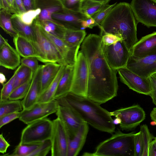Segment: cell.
I'll return each mask as SVG.
<instances>
[{
	"instance_id": "ffe728a7",
	"label": "cell",
	"mask_w": 156,
	"mask_h": 156,
	"mask_svg": "<svg viewBox=\"0 0 156 156\" xmlns=\"http://www.w3.org/2000/svg\"><path fill=\"white\" fill-rule=\"evenodd\" d=\"M20 56L7 40L0 47V65L6 69L14 70L21 64Z\"/></svg>"
},
{
	"instance_id": "8fae6325",
	"label": "cell",
	"mask_w": 156,
	"mask_h": 156,
	"mask_svg": "<svg viewBox=\"0 0 156 156\" xmlns=\"http://www.w3.org/2000/svg\"><path fill=\"white\" fill-rule=\"evenodd\" d=\"M52 133L50 140L52 156H67L70 137L62 122L58 118L52 121Z\"/></svg>"
},
{
	"instance_id": "6f0895ef",
	"label": "cell",
	"mask_w": 156,
	"mask_h": 156,
	"mask_svg": "<svg viewBox=\"0 0 156 156\" xmlns=\"http://www.w3.org/2000/svg\"><path fill=\"white\" fill-rule=\"evenodd\" d=\"M105 4H107L111 0H94Z\"/></svg>"
},
{
	"instance_id": "bcb514c9",
	"label": "cell",
	"mask_w": 156,
	"mask_h": 156,
	"mask_svg": "<svg viewBox=\"0 0 156 156\" xmlns=\"http://www.w3.org/2000/svg\"><path fill=\"white\" fill-rule=\"evenodd\" d=\"M149 77L150 80L152 89L150 96L152 99L153 103L156 105V79L152 75Z\"/></svg>"
},
{
	"instance_id": "c3c4849f",
	"label": "cell",
	"mask_w": 156,
	"mask_h": 156,
	"mask_svg": "<svg viewBox=\"0 0 156 156\" xmlns=\"http://www.w3.org/2000/svg\"><path fill=\"white\" fill-rule=\"evenodd\" d=\"M81 25L84 29L87 28L91 29L96 26L94 20L92 17H89L86 20H82Z\"/></svg>"
},
{
	"instance_id": "8d00e7d4",
	"label": "cell",
	"mask_w": 156,
	"mask_h": 156,
	"mask_svg": "<svg viewBox=\"0 0 156 156\" xmlns=\"http://www.w3.org/2000/svg\"><path fill=\"white\" fill-rule=\"evenodd\" d=\"M16 72L15 71L13 75L9 80L3 85L1 91L0 101L7 100L9 98L14 89V81Z\"/></svg>"
},
{
	"instance_id": "7bdbcfd3",
	"label": "cell",
	"mask_w": 156,
	"mask_h": 156,
	"mask_svg": "<svg viewBox=\"0 0 156 156\" xmlns=\"http://www.w3.org/2000/svg\"><path fill=\"white\" fill-rule=\"evenodd\" d=\"M20 112L5 115L0 117V128L13 120L19 118Z\"/></svg>"
},
{
	"instance_id": "9c48e42d",
	"label": "cell",
	"mask_w": 156,
	"mask_h": 156,
	"mask_svg": "<svg viewBox=\"0 0 156 156\" xmlns=\"http://www.w3.org/2000/svg\"><path fill=\"white\" fill-rule=\"evenodd\" d=\"M112 116L117 117L121 120L119 126L122 130H134L145 118V113L138 105L122 108L110 112Z\"/></svg>"
},
{
	"instance_id": "ac0fdd59",
	"label": "cell",
	"mask_w": 156,
	"mask_h": 156,
	"mask_svg": "<svg viewBox=\"0 0 156 156\" xmlns=\"http://www.w3.org/2000/svg\"><path fill=\"white\" fill-rule=\"evenodd\" d=\"M43 30L58 51L65 65H74L80 47L71 46L60 37L45 31L43 29Z\"/></svg>"
},
{
	"instance_id": "9f6ffc18",
	"label": "cell",
	"mask_w": 156,
	"mask_h": 156,
	"mask_svg": "<svg viewBox=\"0 0 156 156\" xmlns=\"http://www.w3.org/2000/svg\"><path fill=\"white\" fill-rule=\"evenodd\" d=\"M121 122V119L118 117H116L114 119H113V122L114 124L115 125L120 124Z\"/></svg>"
},
{
	"instance_id": "836d02e7",
	"label": "cell",
	"mask_w": 156,
	"mask_h": 156,
	"mask_svg": "<svg viewBox=\"0 0 156 156\" xmlns=\"http://www.w3.org/2000/svg\"><path fill=\"white\" fill-rule=\"evenodd\" d=\"M32 78H30L25 83L15 88L10 95L9 99L20 100L26 96L32 82Z\"/></svg>"
},
{
	"instance_id": "7c38bea8",
	"label": "cell",
	"mask_w": 156,
	"mask_h": 156,
	"mask_svg": "<svg viewBox=\"0 0 156 156\" xmlns=\"http://www.w3.org/2000/svg\"><path fill=\"white\" fill-rule=\"evenodd\" d=\"M130 5L137 22L156 27V1L132 0Z\"/></svg>"
},
{
	"instance_id": "b9f144b4",
	"label": "cell",
	"mask_w": 156,
	"mask_h": 156,
	"mask_svg": "<svg viewBox=\"0 0 156 156\" xmlns=\"http://www.w3.org/2000/svg\"><path fill=\"white\" fill-rule=\"evenodd\" d=\"M65 8L76 12H80L83 0H61Z\"/></svg>"
},
{
	"instance_id": "f907efd6",
	"label": "cell",
	"mask_w": 156,
	"mask_h": 156,
	"mask_svg": "<svg viewBox=\"0 0 156 156\" xmlns=\"http://www.w3.org/2000/svg\"><path fill=\"white\" fill-rule=\"evenodd\" d=\"M26 11L36 9V0H22Z\"/></svg>"
},
{
	"instance_id": "1f68e13d",
	"label": "cell",
	"mask_w": 156,
	"mask_h": 156,
	"mask_svg": "<svg viewBox=\"0 0 156 156\" xmlns=\"http://www.w3.org/2000/svg\"><path fill=\"white\" fill-rule=\"evenodd\" d=\"M15 71L14 89L32 78L34 73L30 68L21 64L17 67Z\"/></svg>"
},
{
	"instance_id": "74e56055",
	"label": "cell",
	"mask_w": 156,
	"mask_h": 156,
	"mask_svg": "<svg viewBox=\"0 0 156 156\" xmlns=\"http://www.w3.org/2000/svg\"><path fill=\"white\" fill-rule=\"evenodd\" d=\"M116 4L117 2L112 5L107 4L105 5L98 12L92 17L94 20L96 26L100 25Z\"/></svg>"
},
{
	"instance_id": "6da1fadb",
	"label": "cell",
	"mask_w": 156,
	"mask_h": 156,
	"mask_svg": "<svg viewBox=\"0 0 156 156\" xmlns=\"http://www.w3.org/2000/svg\"><path fill=\"white\" fill-rule=\"evenodd\" d=\"M100 35L90 34L82 43L80 51L87 60L88 70L87 98L101 105L117 94L118 70L112 68L105 56Z\"/></svg>"
},
{
	"instance_id": "4fadbf2b",
	"label": "cell",
	"mask_w": 156,
	"mask_h": 156,
	"mask_svg": "<svg viewBox=\"0 0 156 156\" xmlns=\"http://www.w3.org/2000/svg\"><path fill=\"white\" fill-rule=\"evenodd\" d=\"M118 72L121 82L129 89L137 93L150 96L152 89L149 77L141 76L126 67L119 69Z\"/></svg>"
},
{
	"instance_id": "30bf717a",
	"label": "cell",
	"mask_w": 156,
	"mask_h": 156,
	"mask_svg": "<svg viewBox=\"0 0 156 156\" xmlns=\"http://www.w3.org/2000/svg\"><path fill=\"white\" fill-rule=\"evenodd\" d=\"M59 107L55 99L47 102H37L32 106L20 112L19 119L28 125L55 113Z\"/></svg>"
},
{
	"instance_id": "2e32d148",
	"label": "cell",
	"mask_w": 156,
	"mask_h": 156,
	"mask_svg": "<svg viewBox=\"0 0 156 156\" xmlns=\"http://www.w3.org/2000/svg\"><path fill=\"white\" fill-rule=\"evenodd\" d=\"M88 17L80 12H76L64 8L61 12L54 13L52 18L65 28L76 30H84L81 23Z\"/></svg>"
},
{
	"instance_id": "ba28073f",
	"label": "cell",
	"mask_w": 156,
	"mask_h": 156,
	"mask_svg": "<svg viewBox=\"0 0 156 156\" xmlns=\"http://www.w3.org/2000/svg\"><path fill=\"white\" fill-rule=\"evenodd\" d=\"M102 49L106 60L112 68L118 71L126 67L130 51L122 40L109 45H105L103 42Z\"/></svg>"
},
{
	"instance_id": "f1b7e54d",
	"label": "cell",
	"mask_w": 156,
	"mask_h": 156,
	"mask_svg": "<svg viewBox=\"0 0 156 156\" xmlns=\"http://www.w3.org/2000/svg\"><path fill=\"white\" fill-rule=\"evenodd\" d=\"M23 109L22 101L7 100L0 101V117L8 114L19 112Z\"/></svg>"
},
{
	"instance_id": "e575fe53",
	"label": "cell",
	"mask_w": 156,
	"mask_h": 156,
	"mask_svg": "<svg viewBox=\"0 0 156 156\" xmlns=\"http://www.w3.org/2000/svg\"><path fill=\"white\" fill-rule=\"evenodd\" d=\"M41 9H36L27 11L20 14H16L20 20L24 24L31 26L34 20L40 14Z\"/></svg>"
},
{
	"instance_id": "ab89813d",
	"label": "cell",
	"mask_w": 156,
	"mask_h": 156,
	"mask_svg": "<svg viewBox=\"0 0 156 156\" xmlns=\"http://www.w3.org/2000/svg\"><path fill=\"white\" fill-rule=\"evenodd\" d=\"M134 156H142L143 151V143L141 132L140 131L135 133L134 137Z\"/></svg>"
},
{
	"instance_id": "277c9868",
	"label": "cell",
	"mask_w": 156,
	"mask_h": 156,
	"mask_svg": "<svg viewBox=\"0 0 156 156\" xmlns=\"http://www.w3.org/2000/svg\"><path fill=\"white\" fill-rule=\"evenodd\" d=\"M135 132L124 133L119 130L109 138L100 143L93 153L83 155L92 156H134Z\"/></svg>"
},
{
	"instance_id": "ee69618b",
	"label": "cell",
	"mask_w": 156,
	"mask_h": 156,
	"mask_svg": "<svg viewBox=\"0 0 156 156\" xmlns=\"http://www.w3.org/2000/svg\"><path fill=\"white\" fill-rule=\"evenodd\" d=\"M101 36L102 37L104 44L107 45H109L122 40L117 35L109 33H105Z\"/></svg>"
},
{
	"instance_id": "e0dca14e",
	"label": "cell",
	"mask_w": 156,
	"mask_h": 156,
	"mask_svg": "<svg viewBox=\"0 0 156 156\" xmlns=\"http://www.w3.org/2000/svg\"><path fill=\"white\" fill-rule=\"evenodd\" d=\"M156 54V32L142 37L130 50V56L135 59Z\"/></svg>"
},
{
	"instance_id": "db71d44e",
	"label": "cell",
	"mask_w": 156,
	"mask_h": 156,
	"mask_svg": "<svg viewBox=\"0 0 156 156\" xmlns=\"http://www.w3.org/2000/svg\"><path fill=\"white\" fill-rule=\"evenodd\" d=\"M6 80L5 76L4 74L1 73H0V82L1 84L3 85Z\"/></svg>"
},
{
	"instance_id": "9a60e30c",
	"label": "cell",
	"mask_w": 156,
	"mask_h": 156,
	"mask_svg": "<svg viewBox=\"0 0 156 156\" xmlns=\"http://www.w3.org/2000/svg\"><path fill=\"white\" fill-rule=\"evenodd\" d=\"M126 67L141 76L148 77L156 71V54L139 59L130 55Z\"/></svg>"
},
{
	"instance_id": "44dd1931",
	"label": "cell",
	"mask_w": 156,
	"mask_h": 156,
	"mask_svg": "<svg viewBox=\"0 0 156 156\" xmlns=\"http://www.w3.org/2000/svg\"><path fill=\"white\" fill-rule=\"evenodd\" d=\"M42 65L34 72L30 87L25 97L22 100L23 109L30 108L37 102L41 94V75Z\"/></svg>"
},
{
	"instance_id": "4dcf8cb0",
	"label": "cell",
	"mask_w": 156,
	"mask_h": 156,
	"mask_svg": "<svg viewBox=\"0 0 156 156\" xmlns=\"http://www.w3.org/2000/svg\"><path fill=\"white\" fill-rule=\"evenodd\" d=\"M106 4L94 0H83L82 2L80 12L87 17H92Z\"/></svg>"
},
{
	"instance_id": "680465c9",
	"label": "cell",
	"mask_w": 156,
	"mask_h": 156,
	"mask_svg": "<svg viewBox=\"0 0 156 156\" xmlns=\"http://www.w3.org/2000/svg\"><path fill=\"white\" fill-rule=\"evenodd\" d=\"M156 79V71L152 74Z\"/></svg>"
},
{
	"instance_id": "7402d4cb",
	"label": "cell",
	"mask_w": 156,
	"mask_h": 156,
	"mask_svg": "<svg viewBox=\"0 0 156 156\" xmlns=\"http://www.w3.org/2000/svg\"><path fill=\"white\" fill-rule=\"evenodd\" d=\"M89 128L88 124L84 122L75 136L70 139L67 156H76L79 154L85 142Z\"/></svg>"
},
{
	"instance_id": "f35d334b",
	"label": "cell",
	"mask_w": 156,
	"mask_h": 156,
	"mask_svg": "<svg viewBox=\"0 0 156 156\" xmlns=\"http://www.w3.org/2000/svg\"><path fill=\"white\" fill-rule=\"evenodd\" d=\"M51 143L50 139L42 143L29 156H45L51 151Z\"/></svg>"
},
{
	"instance_id": "11a10c76",
	"label": "cell",
	"mask_w": 156,
	"mask_h": 156,
	"mask_svg": "<svg viewBox=\"0 0 156 156\" xmlns=\"http://www.w3.org/2000/svg\"><path fill=\"white\" fill-rule=\"evenodd\" d=\"M8 40L5 38L2 35H0V47L2 46Z\"/></svg>"
},
{
	"instance_id": "5bb4252c",
	"label": "cell",
	"mask_w": 156,
	"mask_h": 156,
	"mask_svg": "<svg viewBox=\"0 0 156 156\" xmlns=\"http://www.w3.org/2000/svg\"><path fill=\"white\" fill-rule=\"evenodd\" d=\"M55 113L65 126L70 139H72L85 121L75 111L66 106L59 105Z\"/></svg>"
},
{
	"instance_id": "8992f818",
	"label": "cell",
	"mask_w": 156,
	"mask_h": 156,
	"mask_svg": "<svg viewBox=\"0 0 156 156\" xmlns=\"http://www.w3.org/2000/svg\"><path fill=\"white\" fill-rule=\"evenodd\" d=\"M52 127V121L47 118L33 122L23 130L20 142L38 144L49 140Z\"/></svg>"
},
{
	"instance_id": "f6af8a7d",
	"label": "cell",
	"mask_w": 156,
	"mask_h": 156,
	"mask_svg": "<svg viewBox=\"0 0 156 156\" xmlns=\"http://www.w3.org/2000/svg\"><path fill=\"white\" fill-rule=\"evenodd\" d=\"M0 9H4L12 14L16 13L14 0H0Z\"/></svg>"
},
{
	"instance_id": "3957f363",
	"label": "cell",
	"mask_w": 156,
	"mask_h": 156,
	"mask_svg": "<svg viewBox=\"0 0 156 156\" xmlns=\"http://www.w3.org/2000/svg\"><path fill=\"white\" fill-rule=\"evenodd\" d=\"M137 25L130 4L122 2L112 8L98 26L101 30L100 36L109 33L120 37L130 51L138 41Z\"/></svg>"
},
{
	"instance_id": "4316f807",
	"label": "cell",
	"mask_w": 156,
	"mask_h": 156,
	"mask_svg": "<svg viewBox=\"0 0 156 156\" xmlns=\"http://www.w3.org/2000/svg\"><path fill=\"white\" fill-rule=\"evenodd\" d=\"M66 65H62L55 78L45 90L40 95L37 102H47L54 100L60 79L64 72Z\"/></svg>"
},
{
	"instance_id": "d6986e66",
	"label": "cell",
	"mask_w": 156,
	"mask_h": 156,
	"mask_svg": "<svg viewBox=\"0 0 156 156\" xmlns=\"http://www.w3.org/2000/svg\"><path fill=\"white\" fill-rule=\"evenodd\" d=\"M36 8L41 11L36 19L41 22L46 21H56L52 18L54 13L62 11L65 8L61 0H36Z\"/></svg>"
},
{
	"instance_id": "60d3db41",
	"label": "cell",
	"mask_w": 156,
	"mask_h": 156,
	"mask_svg": "<svg viewBox=\"0 0 156 156\" xmlns=\"http://www.w3.org/2000/svg\"><path fill=\"white\" fill-rule=\"evenodd\" d=\"M38 60L35 57H29L23 58L21 60V64L30 68L34 73L38 68Z\"/></svg>"
},
{
	"instance_id": "484cf974",
	"label": "cell",
	"mask_w": 156,
	"mask_h": 156,
	"mask_svg": "<svg viewBox=\"0 0 156 156\" xmlns=\"http://www.w3.org/2000/svg\"><path fill=\"white\" fill-rule=\"evenodd\" d=\"M15 49L23 58L37 57L33 44L31 41L22 36L17 34L13 37Z\"/></svg>"
},
{
	"instance_id": "52a82bcc",
	"label": "cell",
	"mask_w": 156,
	"mask_h": 156,
	"mask_svg": "<svg viewBox=\"0 0 156 156\" xmlns=\"http://www.w3.org/2000/svg\"><path fill=\"white\" fill-rule=\"evenodd\" d=\"M88 81L87 62L83 53L78 51L74 64L72 84L70 92L87 97Z\"/></svg>"
},
{
	"instance_id": "f5cc1de1",
	"label": "cell",
	"mask_w": 156,
	"mask_h": 156,
	"mask_svg": "<svg viewBox=\"0 0 156 156\" xmlns=\"http://www.w3.org/2000/svg\"><path fill=\"white\" fill-rule=\"evenodd\" d=\"M151 119L156 124V108H154L151 111L150 113Z\"/></svg>"
},
{
	"instance_id": "91938a15",
	"label": "cell",
	"mask_w": 156,
	"mask_h": 156,
	"mask_svg": "<svg viewBox=\"0 0 156 156\" xmlns=\"http://www.w3.org/2000/svg\"><path fill=\"white\" fill-rule=\"evenodd\" d=\"M154 139L156 141V137H155L154 138Z\"/></svg>"
},
{
	"instance_id": "681fc988",
	"label": "cell",
	"mask_w": 156,
	"mask_h": 156,
	"mask_svg": "<svg viewBox=\"0 0 156 156\" xmlns=\"http://www.w3.org/2000/svg\"><path fill=\"white\" fill-rule=\"evenodd\" d=\"M14 4L15 14H20L27 11L22 0H14Z\"/></svg>"
},
{
	"instance_id": "7dc6e473",
	"label": "cell",
	"mask_w": 156,
	"mask_h": 156,
	"mask_svg": "<svg viewBox=\"0 0 156 156\" xmlns=\"http://www.w3.org/2000/svg\"><path fill=\"white\" fill-rule=\"evenodd\" d=\"M10 146V144L4 138L2 134L0 135V152L4 154L6 152L8 148Z\"/></svg>"
},
{
	"instance_id": "d4e9b609",
	"label": "cell",
	"mask_w": 156,
	"mask_h": 156,
	"mask_svg": "<svg viewBox=\"0 0 156 156\" xmlns=\"http://www.w3.org/2000/svg\"><path fill=\"white\" fill-rule=\"evenodd\" d=\"M86 35V33L84 30H76L63 27L58 37L71 46L80 47Z\"/></svg>"
},
{
	"instance_id": "7a4b0ae2",
	"label": "cell",
	"mask_w": 156,
	"mask_h": 156,
	"mask_svg": "<svg viewBox=\"0 0 156 156\" xmlns=\"http://www.w3.org/2000/svg\"><path fill=\"white\" fill-rule=\"evenodd\" d=\"M55 99L59 105L72 108L95 129L110 133L115 132V125L110 112L98 103L71 92Z\"/></svg>"
},
{
	"instance_id": "cb8c5ba5",
	"label": "cell",
	"mask_w": 156,
	"mask_h": 156,
	"mask_svg": "<svg viewBox=\"0 0 156 156\" xmlns=\"http://www.w3.org/2000/svg\"><path fill=\"white\" fill-rule=\"evenodd\" d=\"M74 68V65H66L59 82L55 95V99L70 92L73 83Z\"/></svg>"
},
{
	"instance_id": "5b68a950",
	"label": "cell",
	"mask_w": 156,
	"mask_h": 156,
	"mask_svg": "<svg viewBox=\"0 0 156 156\" xmlns=\"http://www.w3.org/2000/svg\"><path fill=\"white\" fill-rule=\"evenodd\" d=\"M32 26L34 37L32 42L38 60L45 64L57 63L66 65L61 54L52 41L45 34L40 23L36 19Z\"/></svg>"
},
{
	"instance_id": "83f0119b",
	"label": "cell",
	"mask_w": 156,
	"mask_h": 156,
	"mask_svg": "<svg viewBox=\"0 0 156 156\" xmlns=\"http://www.w3.org/2000/svg\"><path fill=\"white\" fill-rule=\"evenodd\" d=\"M11 19L13 26L18 34L27 38L32 41L34 34L32 25L29 26L22 23L16 14H13Z\"/></svg>"
},
{
	"instance_id": "d6a6232c",
	"label": "cell",
	"mask_w": 156,
	"mask_h": 156,
	"mask_svg": "<svg viewBox=\"0 0 156 156\" xmlns=\"http://www.w3.org/2000/svg\"><path fill=\"white\" fill-rule=\"evenodd\" d=\"M41 143L28 144L20 142L15 147L12 153L9 155L29 156Z\"/></svg>"
},
{
	"instance_id": "f546056e",
	"label": "cell",
	"mask_w": 156,
	"mask_h": 156,
	"mask_svg": "<svg viewBox=\"0 0 156 156\" xmlns=\"http://www.w3.org/2000/svg\"><path fill=\"white\" fill-rule=\"evenodd\" d=\"M12 14L4 9H0V26L7 34L11 37L16 36L18 33L15 29L11 17Z\"/></svg>"
},
{
	"instance_id": "94428289",
	"label": "cell",
	"mask_w": 156,
	"mask_h": 156,
	"mask_svg": "<svg viewBox=\"0 0 156 156\" xmlns=\"http://www.w3.org/2000/svg\"><path fill=\"white\" fill-rule=\"evenodd\" d=\"M155 1H156V0H155Z\"/></svg>"
},
{
	"instance_id": "603a6c76",
	"label": "cell",
	"mask_w": 156,
	"mask_h": 156,
	"mask_svg": "<svg viewBox=\"0 0 156 156\" xmlns=\"http://www.w3.org/2000/svg\"><path fill=\"white\" fill-rule=\"evenodd\" d=\"M61 65L57 63H48L42 65L40 79L41 94L54 80Z\"/></svg>"
},
{
	"instance_id": "816d5d0a",
	"label": "cell",
	"mask_w": 156,
	"mask_h": 156,
	"mask_svg": "<svg viewBox=\"0 0 156 156\" xmlns=\"http://www.w3.org/2000/svg\"><path fill=\"white\" fill-rule=\"evenodd\" d=\"M148 156H156V141L154 139L150 144Z\"/></svg>"
},
{
	"instance_id": "d590c367",
	"label": "cell",
	"mask_w": 156,
	"mask_h": 156,
	"mask_svg": "<svg viewBox=\"0 0 156 156\" xmlns=\"http://www.w3.org/2000/svg\"><path fill=\"white\" fill-rule=\"evenodd\" d=\"M140 131L141 132L143 143V151L142 156H148L149 149L150 143L154 137L150 133L147 126L142 125Z\"/></svg>"
}]
</instances>
